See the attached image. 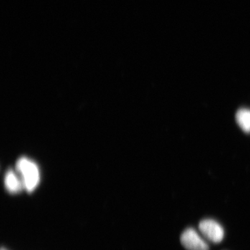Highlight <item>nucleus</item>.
Instances as JSON below:
<instances>
[{
    "mask_svg": "<svg viewBox=\"0 0 250 250\" xmlns=\"http://www.w3.org/2000/svg\"><path fill=\"white\" fill-rule=\"evenodd\" d=\"M181 243L188 250H208V245L195 229L188 228L182 233Z\"/></svg>",
    "mask_w": 250,
    "mask_h": 250,
    "instance_id": "3",
    "label": "nucleus"
},
{
    "mask_svg": "<svg viewBox=\"0 0 250 250\" xmlns=\"http://www.w3.org/2000/svg\"><path fill=\"white\" fill-rule=\"evenodd\" d=\"M236 122L243 131L250 132V110L243 108L237 112Z\"/></svg>",
    "mask_w": 250,
    "mask_h": 250,
    "instance_id": "4",
    "label": "nucleus"
},
{
    "mask_svg": "<svg viewBox=\"0 0 250 250\" xmlns=\"http://www.w3.org/2000/svg\"><path fill=\"white\" fill-rule=\"evenodd\" d=\"M200 231L208 241L214 243H220L223 240L224 230L220 224L215 220L207 219L200 222Z\"/></svg>",
    "mask_w": 250,
    "mask_h": 250,
    "instance_id": "2",
    "label": "nucleus"
},
{
    "mask_svg": "<svg viewBox=\"0 0 250 250\" xmlns=\"http://www.w3.org/2000/svg\"><path fill=\"white\" fill-rule=\"evenodd\" d=\"M4 250V249H2V250Z\"/></svg>",
    "mask_w": 250,
    "mask_h": 250,
    "instance_id": "6",
    "label": "nucleus"
},
{
    "mask_svg": "<svg viewBox=\"0 0 250 250\" xmlns=\"http://www.w3.org/2000/svg\"><path fill=\"white\" fill-rule=\"evenodd\" d=\"M5 185L8 190L14 193L20 191L22 188L21 182L13 171H9L6 174L5 177Z\"/></svg>",
    "mask_w": 250,
    "mask_h": 250,
    "instance_id": "5",
    "label": "nucleus"
},
{
    "mask_svg": "<svg viewBox=\"0 0 250 250\" xmlns=\"http://www.w3.org/2000/svg\"><path fill=\"white\" fill-rule=\"evenodd\" d=\"M17 169L22 175L23 185L26 190L29 192L33 191L40 180V174L38 166L27 158H21L18 161Z\"/></svg>",
    "mask_w": 250,
    "mask_h": 250,
    "instance_id": "1",
    "label": "nucleus"
}]
</instances>
